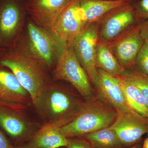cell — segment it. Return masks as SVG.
<instances>
[{
    "label": "cell",
    "instance_id": "obj_1",
    "mask_svg": "<svg viewBox=\"0 0 148 148\" xmlns=\"http://www.w3.org/2000/svg\"><path fill=\"white\" fill-rule=\"evenodd\" d=\"M85 100L71 85L52 81L41 92L33 106L42 127L60 128L74 120Z\"/></svg>",
    "mask_w": 148,
    "mask_h": 148
},
{
    "label": "cell",
    "instance_id": "obj_2",
    "mask_svg": "<svg viewBox=\"0 0 148 148\" xmlns=\"http://www.w3.org/2000/svg\"><path fill=\"white\" fill-rule=\"evenodd\" d=\"M0 66L14 74L31 95L33 102L53 81L49 72L18 44L6 49L0 57Z\"/></svg>",
    "mask_w": 148,
    "mask_h": 148
},
{
    "label": "cell",
    "instance_id": "obj_3",
    "mask_svg": "<svg viewBox=\"0 0 148 148\" xmlns=\"http://www.w3.org/2000/svg\"><path fill=\"white\" fill-rule=\"evenodd\" d=\"M66 42L51 30L38 27L28 17L16 44L21 46L49 72H52Z\"/></svg>",
    "mask_w": 148,
    "mask_h": 148
},
{
    "label": "cell",
    "instance_id": "obj_4",
    "mask_svg": "<svg viewBox=\"0 0 148 148\" xmlns=\"http://www.w3.org/2000/svg\"><path fill=\"white\" fill-rule=\"evenodd\" d=\"M117 114L116 109L95 90L94 96L85 101L76 118L59 130L66 138L79 137L110 127L115 120Z\"/></svg>",
    "mask_w": 148,
    "mask_h": 148
},
{
    "label": "cell",
    "instance_id": "obj_5",
    "mask_svg": "<svg viewBox=\"0 0 148 148\" xmlns=\"http://www.w3.org/2000/svg\"><path fill=\"white\" fill-rule=\"evenodd\" d=\"M52 73L53 81L69 83L85 101L95 95V88L70 42H66Z\"/></svg>",
    "mask_w": 148,
    "mask_h": 148
},
{
    "label": "cell",
    "instance_id": "obj_6",
    "mask_svg": "<svg viewBox=\"0 0 148 148\" xmlns=\"http://www.w3.org/2000/svg\"><path fill=\"white\" fill-rule=\"evenodd\" d=\"M28 17L25 0H0V47L16 45Z\"/></svg>",
    "mask_w": 148,
    "mask_h": 148
},
{
    "label": "cell",
    "instance_id": "obj_7",
    "mask_svg": "<svg viewBox=\"0 0 148 148\" xmlns=\"http://www.w3.org/2000/svg\"><path fill=\"white\" fill-rule=\"evenodd\" d=\"M99 27V22L87 24L79 34L70 42L77 58L94 88L96 86L98 80L95 55Z\"/></svg>",
    "mask_w": 148,
    "mask_h": 148
},
{
    "label": "cell",
    "instance_id": "obj_8",
    "mask_svg": "<svg viewBox=\"0 0 148 148\" xmlns=\"http://www.w3.org/2000/svg\"><path fill=\"white\" fill-rule=\"evenodd\" d=\"M138 19L130 3L114 9L99 22L98 42H113L135 26Z\"/></svg>",
    "mask_w": 148,
    "mask_h": 148
},
{
    "label": "cell",
    "instance_id": "obj_9",
    "mask_svg": "<svg viewBox=\"0 0 148 148\" xmlns=\"http://www.w3.org/2000/svg\"><path fill=\"white\" fill-rule=\"evenodd\" d=\"M117 116L109 127L116 132L123 145L130 147L148 134V119L132 109L116 110Z\"/></svg>",
    "mask_w": 148,
    "mask_h": 148
},
{
    "label": "cell",
    "instance_id": "obj_10",
    "mask_svg": "<svg viewBox=\"0 0 148 148\" xmlns=\"http://www.w3.org/2000/svg\"><path fill=\"white\" fill-rule=\"evenodd\" d=\"M24 110L0 106V125L13 140L22 145L30 141L42 126L30 119Z\"/></svg>",
    "mask_w": 148,
    "mask_h": 148
},
{
    "label": "cell",
    "instance_id": "obj_11",
    "mask_svg": "<svg viewBox=\"0 0 148 148\" xmlns=\"http://www.w3.org/2000/svg\"><path fill=\"white\" fill-rule=\"evenodd\" d=\"M73 0H25L28 18L37 26L50 30Z\"/></svg>",
    "mask_w": 148,
    "mask_h": 148
},
{
    "label": "cell",
    "instance_id": "obj_12",
    "mask_svg": "<svg viewBox=\"0 0 148 148\" xmlns=\"http://www.w3.org/2000/svg\"><path fill=\"white\" fill-rule=\"evenodd\" d=\"M33 106L29 92L11 71L0 68V106L26 110Z\"/></svg>",
    "mask_w": 148,
    "mask_h": 148
},
{
    "label": "cell",
    "instance_id": "obj_13",
    "mask_svg": "<svg viewBox=\"0 0 148 148\" xmlns=\"http://www.w3.org/2000/svg\"><path fill=\"white\" fill-rule=\"evenodd\" d=\"M140 24L134 26L108 44L120 64L128 71L134 69L135 58L144 43L140 34Z\"/></svg>",
    "mask_w": 148,
    "mask_h": 148
},
{
    "label": "cell",
    "instance_id": "obj_14",
    "mask_svg": "<svg viewBox=\"0 0 148 148\" xmlns=\"http://www.w3.org/2000/svg\"><path fill=\"white\" fill-rule=\"evenodd\" d=\"M87 24L80 7L79 0H73L51 30L62 40L70 42L79 34Z\"/></svg>",
    "mask_w": 148,
    "mask_h": 148
},
{
    "label": "cell",
    "instance_id": "obj_15",
    "mask_svg": "<svg viewBox=\"0 0 148 148\" xmlns=\"http://www.w3.org/2000/svg\"><path fill=\"white\" fill-rule=\"evenodd\" d=\"M98 83L94 88L116 110L130 108L116 77L98 69Z\"/></svg>",
    "mask_w": 148,
    "mask_h": 148
},
{
    "label": "cell",
    "instance_id": "obj_16",
    "mask_svg": "<svg viewBox=\"0 0 148 148\" xmlns=\"http://www.w3.org/2000/svg\"><path fill=\"white\" fill-rule=\"evenodd\" d=\"M129 3L125 1L79 0L80 7L87 24L100 22L111 11Z\"/></svg>",
    "mask_w": 148,
    "mask_h": 148
},
{
    "label": "cell",
    "instance_id": "obj_17",
    "mask_svg": "<svg viewBox=\"0 0 148 148\" xmlns=\"http://www.w3.org/2000/svg\"><path fill=\"white\" fill-rule=\"evenodd\" d=\"M27 143L30 148H60L66 147L67 140L60 132L59 128L41 126Z\"/></svg>",
    "mask_w": 148,
    "mask_h": 148
},
{
    "label": "cell",
    "instance_id": "obj_18",
    "mask_svg": "<svg viewBox=\"0 0 148 148\" xmlns=\"http://www.w3.org/2000/svg\"><path fill=\"white\" fill-rule=\"evenodd\" d=\"M115 77L118 81L129 108L148 119V108L139 88L126 77Z\"/></svg>",
    "mask_w": 148,
    "mask_h": 148
},
{
    "label": "cell",
    "instance_id": "obj_19",
    "mask_svg": "<svg viewBox=\"0 0 148 148\" xmlns=\"http://www.w3.org/2000/svg\"><path fill=\"white\" fill-rule=\"evenodd\" d=\"M95 64L97 69L113 76L124 75L127 71L120 64L108 45L99 42L96 47Z\"/></svg>",
    "mask_w": 148,
    "mask_h": 148
},
{
    "label": "cell",
    "instance_id": "obj_20",
    "mask_svg": "<svg viewBox=\"0 0 148 148\" xmlns=\"http://www.w3.org/2000/svg\"><path fill=\"white\" fill-rule=\"evenodd\" d=\"M80 137L83 138L93 148H126L114 131L109 127Z\"/></svg>",
    "mask_w": 148,
    "mask_h": 148
},
{
    "label": "cell",
    "instance_id": "obj_21",
    "mask_svg": "<svg viewBox=\"0 0 148 148\" xmlns=\"http://www.w3.org/2000/svg\"><path fill=\"white\" fill-rule=\"evenodd\" d=\"M123 76L130 79L139 88L145 98L148 108V76L140 73L135 69L127 70Z\"/></svg>",
    "mask_w": 148,
    "mask_h": 148
},
{
    "label": "cell",
    "instance_id": "obj_22",
    "mask_svg": "<svg viewBox=\"0 0 148 148\" xmlns=\"http://www.w3.org/2000/svg\"><path fill=\"white\" fill-rule=\"evenodd\" d=\"M134 69L148 76V42H144L135 60Z\"/></svg>",
    "mask_w": 148,
    "mask_h": 148
},
{
    "label": "cell",
    "instance_id": "obj_23",
    "mask_svg": "<svg viewBox=\"0 0 148 148\" xmlns=\"http://www.w3.org/2000/svg\"><path fill=\"white\" fill-rule=\"evenodd\" d=\"M131 3L139 19H148V0H135Z\"/></svg>",
    "mask_w": 148,
    "mask_h": 148
},
{
    "label": "cell",
    "instance_id": "obj_24",
    "mask_svg": "<svg viewBox=\"0 0 148 148\" xmlns=\"http://www.w3.org/2000/svg\"><path fill=\"white\" fill-rule=\"evenodd\" d=\"M66 148H93L85 140L81 137L67 138Z\"/></svg>",
    "mask_w": 148,
    "mask_h": 148
},
{
    "label": "cell",
    "instance_id": "obj_25",
    "mask_svg": "<svg viewBox=\"0 0 148 148\" xmlns=\"http://www.w3.org/2000/svg\"><path fill=\"white\" fill-rule=\"evenodd\" d=\"M140 34L144 42H148V20L140 24Z\"/></svg>",
    "mask_w": 148,
    "mask_h": 148
},
{
    "label": "cell",
    "instance_id": "obj_26",
    "mask_svg": "<svg viewBox=\"0 0 148 148\" xmlns=\"http://www.w3.org/2000/svg\"><path fill=\"white\" fill-rule=\"evenodd\" d=\"M0 148H11L8 140L0 129Z\"/></svg>",
    "mask_w": 148,
    "mask_h": 148
},
{
    "label": "cell",
    "instance_id": "obj_27",
    "mask_svg": "<svg viewBox=\"0 0 148 148\" xmlns=\"http://www.w3.org/2000/svg\"><path fill=\"white\" fill-rule=\"evenodd\" d=\"M142 148H148V137L144 141Z\"/></svg>",
    "mask_w": 148,
    "mask_h": 148
},
{
    "label": "cell",
    "instance_id": "obj_28",
    "mask_svg": "<svg viewBox=\"0 0 148 148\" xmlns=\"http://www.w3.org/2000/svg\"><path fill=\"white\" fill-rule=\"evenodd\" d=\"M11 148H30L29 147V146L28 145L27 143H26V144H24V145H19L18 146H17V147H13Z\"/></svg>",
    "mask_w": 148,
    "mask_h": 148
},
{
    "label": "cell",
    "instance_id": "obj_29",
    "mask_svg": "<svg viewBox=\"0 0 148 148\" xmlns=\"http://www.w3.org/2000/svg\"><path fill=\"white\" fill-rule=\"evenodd\" d=\"M5 49L1 48H0V57L4 53L6 50Z\"/></svg>",
    "mask_w": 148,
    "mask_h": 148
},
{
    "label": "cell",
    "instance_id": "obj_30",
    "mask_svg": "<svg viewBox=\"0 0 148 148\" xmlns=\"http://www.w3.org/2000/svg\"><path fill=\"white\" fill-rule=\"evenodd\" d=\"M140 145L139 144V143H137V144H135L134 145L132 146V147H130L128 148H140Z\"/></svg>",
    "mask_w": 148,
    "mask_h": 148
},
{
    "label": "cell",
    "instance_id": "obj_31",
    "mask_svg": "<svg viewBox=\"0 0 148 148\" xmlns=\"http://www.w3.org/2000/svg\"><path fill=\"white\" fill-rule=\"evenodd\" d=\"M109 1H127L129 2L130 3H132V2L134 1L135 0H109Z\"/></svg>",
    "mask_w": 148,
    "mask_h": 148
},
{
    "label": "cell",
    "instance_id": "obj_32",
    "mask_svg": "<svg viewBox=\"0 0 148 148\" xmlns=\"http://www.w3.org/2000/svg\"><path fill=\"white\" fill-rule=\"evenodd\" d=\"M66 148V147H61V148Z\"/></svg>",
    "mask_w": 148,
    "mask_h": 148
}]
</instances>
